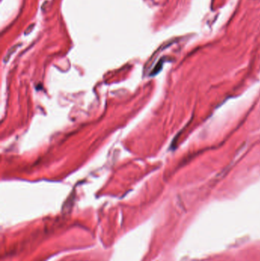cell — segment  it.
<instances>
[{"label": "cell", "instance_id": "2", "mask_svg": "<svg viewBox=\"0 0 260 261\" xmlns=\"http://www.w3.org/2000/svg\"><path fill=\"white\" fill-rule=\"evenodd\" d=\"M34 26H35L34 24H32V25H29L28 28L26 29V31H24V34H26V35H27V34H28L29 33H31V31L33 30V28H34Z\"/></svg>", "mask_w": 260, "mask_h": 261}, {"label": "cell", "instance_id": "1", "mask_svg": "<svg viewBox=\"0 0 260 261\" xmlns=\"http://www.w3.org/2000/svg\"><path fill=\"white\" fill-rule=\"evenodd\" d=\"M21 45H22V44H15V46H13V47H12V48H11V49H10L9 50H8V54H6V58L4 59V61H5V62H6V61H8V58H9V57L11 56V55L12 54H13L14 52H15V50H17V48H19V47H20Z\"/></svg>", "mask_w": 260, "mask_h": 261}]
</instances>
